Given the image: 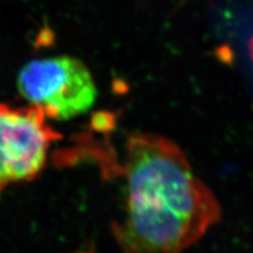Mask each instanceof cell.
I'll use <instances>...</instances> for the list:
<instances>
[{
	"label": "cell",
	"mask_w": 253,
	"mask_h": 253,
	"mask_svg": "<svg viewBox=\"0 0 253 253\" xmlns=\"http://www.w3.org/2000/svg\"><path fill=\"white\" fill-rule=\"evenodd\" d=\"M126 207L112 231L124 253H180L220 219L214 194L170 139L134 133L126 142Z\"/></svg>",
	"instance_id": "6da1fadb"
},
{
	"label": "cell",
	"mask_w": 253,
	"mask_h": 253,
	"mask_svg": "<svg viewBox=\"0 0 253 253\" xmlns=\"http://www.w3.org/2000/svg\"><path fill=\"white\" fill-rule=\"evenodd\" d=\"M17 88L23 98L55 121L84 114L97 97L90 70L82 60L68 55L28 62L19 71Z\"/></svg>",
	"instance_id": "7a4b0ae2"
},
{
	"label": "cell",
	"mask_w": 253,
	"mask_h": 253,
	"mask_svg": "<svg viewBox=\"0 0 253 253\" xmlns=\"http://www.w3.org/2000/svg\"><path fill=\"white\" fill-rule=\"evenodd\" d=\"M36 106L13 107L0 102V195L16 183L38 176L47 152L61 138Z\"/></svg>",
	"instance_id": "3957f363"
},
{
	"label": "cell",
	"mask_w": 253,
	"mask_h": 253,
	"mask_svg": "<svg viewBox=\"0 0 253 253\" xmlns=\"http://www.w3.org/2000/svg\"><path fill=\"white\" fill-rule=\"evenodd\" d=\"M76 253H95L93 250H89V251H79V252H76Z\"/></svg>",
	"instance_id": "277c9868"
}]
</instances>
